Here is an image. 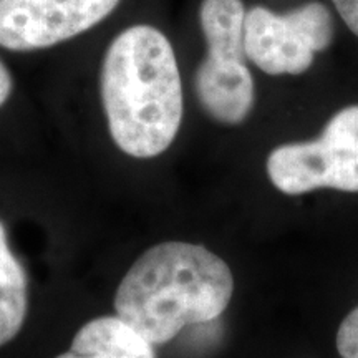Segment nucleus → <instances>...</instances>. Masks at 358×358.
Instances as JSON below:
<instances>
[{
    "label": "nucleus",
    "instance_id": "obj_1",
    "mask_svg": "<svg viewBox=\"0 0 358 358\" xmlns=\"http://www.w3.org/2000/svg\"><path fill=\"white\" fill-rule=\"evenodd\" d=\"M101 101L115 145L133 158H155L173 145L182 122L176 55L153 25L115 37L101 65Z\"/></svg>",
    "mask_w": 358,
    "mask_h": 358
},
{
    "label": "nucleus",
    "instance_id": "obj_5",
    "mask_svg": "<svg viewBox=\"0 0 358 358\" xmlns=\"http://www.w3.org/2000/svg\"><path fill=\"white\" fill-rule=\"evenodd\" d=\"M332 40V13L322 2H307L285 13L264 6L245 10V57L268 75L303 73Z\"/></svg>",
    "mask_w": 358,
    "mask_h": 358
},
{
    "label": "nucleus",
    "instance_id": "obj_9",
    "mask_svg": "<svg viewBox=\"0 0 358 358\" xmlns=\"http://www.w3.org/2000/svg\"><path fill=\"white\" fill-rule=\"evenodd\" d=\"M337 350L342 358H358V307L353 308L340 324Z\"/></svg>",
    "mask_w": 358,
    "mask_h": 358
},
{
    "label": "nucleus",
    "instance_id": "obj_10",
    "mask_svg": "<svg viewBox=\"0 0 358 358\" xmlns=\"http://www.w3.org/2000/svg\"><path fill=\"white\" fill-rule=\"evenodd\" d=\"M348 29L358 37V0H332Z\"/></svg>",
    "mask_w": 358,
    "mask_h": 358
},
{
    "label": "nucleus",
    "instance_id": "obj_6",
    "mask_svg": "<svg viewBox=\"0 0 358 358\" xmlns=\"http://www.w3.org/2000/svg\"><path fill=\"white\" fill-rule=\"evenodd\" d=\"M120 0H0V47L34 52L87 32Z\"/></svg>",
    "mask_w": 358,
    "mask_h": 358
},
{
    "label": "nucleus",
    "instance_id": "obj_7",
    "mask_svg": "<svg viewBox=\"0 0 358 358\" xmlns=\"http://www.w3.org/2000/svg\"><path fill=\"white\" fill-rule=\"evenodd\" d=\"M57 358H156L153 345L116 317H98L75 335L70 350Z\"/></svg>",
    "mask_w": 358,
    "mask_h": 358
},
{
    "label": "nucleus",
    "instance_id": "obj_4",
    "mask_svg": "<svg viewBox=\"0 0 358 358\" xmlns=\"http://www.w3.org/2000/svg\"><path fill=\"white\" fill-rule=\"evenodd\" d=\"M266 168L272 185L289 196L322 187L358 192V105L335 113L317 140L277 146Z\"/></svg>",
    "mask_w": 358,
    "mask_h": 358
},
{
    "label": "nucleus",
    "instance_id": "obj_2",
    "mask_svg": "<svg viewBox=\"0 0 358 358\" xmlns=\"http://www.w3.org/2000/svg\"><path fill=\"white\" fill-rule=\"evenodd\" d=\"M229 266L203 245L163 243L129 267L115 295L116 315L151 345L176 337L187 325L216 320L229 306Z\"/></svg>",
    "mask_w": 358,
    "mask_h": 358
},
{
    "label": "nucleus",
    "instance_id": "obj_3",
    "mask_svg": "<svg viewBox=\"0 0 358 358\" xmlns=\"http://www.w3.org/2000/svg\"><path fill=\"white\" fill-rule=\"evenodd\" d=\"M243 0H203L199 24L208 55L194 77L203 110L222 124H239L256 100V87L245 65Z\"/></svg>",
    "mask_w": 358,
    "mask_h": 358
},
{
    "label": "nucleus",
    "instance_id": "obj_11",
    "mask_svg": "<svg viewBox=\"0 0 358 358\" xmlns=\"http://www.w3.org/2000/svg\"><path fill=\"white\" fill-rule=\"evenodd\" d=\"M13 88V82H12V75L10 71L7 70V66L0 62V106L3 105L10 96Z\"/></svg>",
    "mask_w": 358,
    "mask_h": 358
},
{
    "label": "nucleus",
    "instance_id": "obj_8",
    "mask_svg": "<svg viewBox=\"0 0 358 358\" xmlns=\"http://www.w3.org/2000/svg\"><path fill=\"white\" fill-rule=\"evenodd\" d=\"M27 317V277L8 248L6 227L0 222V347L20 332Z\"/></svg>",
    "mask_w": 358,
    "mask_h": 358
}]
</instances>
